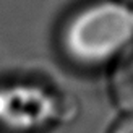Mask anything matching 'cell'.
Instances as JSON below:
<instances>
[{
  "label": "cell",
  "instance_id": "obj_3",
  "mask_svg": "<svg viewBox=\"0 0 133 133\" xmlns=\"http://www.w3.org/2000/svg\"><path fill=\"white\" fill-rule=\"evenodd\" d=\"M107 133H133V114L120 115L109 127Z\"/></svg>",
  "mask_w": 133,
  "mask_h": 133
},
{
  "label": "cell",
  "instance_id": "obj_4",
  "mask_svg": "<svg viewBox=\"0 0 133 133\" xmlns=\"http://www.w3.org/2000/svg\"><path fill=\"white\" fill-rule=\"evenodd\" d=\"M122 2H125V3H130V5H133V0H122Z\"/></svg>",
  "mask_w": 133,
  "mask_h": 133
},
{
  "label": "cell",
  "instance_id": "obj_2",
  "mask_svg": "<svg viewBox=\"0 0 133 133\" xmlns=\"http://www.w3.org/2000/svg\"><path fill=\"white\" fill-rule=\"evenodd\" d=\"M107 92L120 115L133 114V47L107 70Z\"/></svg>",
  "mask_w": 133,
  "mask_h": 133
},
{
  "label": "cell",
  "instance_id": "obj_1",
  "mask_svg": "<svg viewBox=\"0 0 133 133\" xmlns=\"http://www.w3.org/2000/svg\"><path fill=\"white\" fill-rule=\"evenodd\" d=\"M54 47L78 73L109 70L133 47V5L122 0H83L60 18Z\"/></svg>",
  "mask_w": 133,
  "mask_h": 133
}]
</instances>
